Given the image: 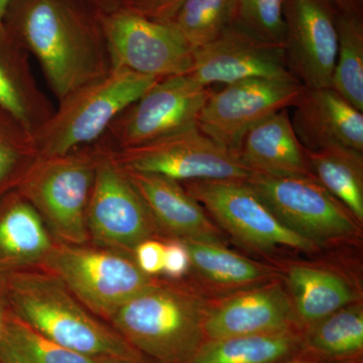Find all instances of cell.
<instances>
[{
    "label": "cell",
    "instance_id": "ab89813d",
    "mask_svg": "<svg viewBox=\"0 0 363 363\" xmlns=\"http://www.w3.org/2000/svg\"><path fill=\"white\" fill-rule=\"evenodd\" d=\"M286 363H319L317 362H314L312 359H308V358L305 357H298L296 359L291 360V362Z\"/></svg>",
    "mask_w": 363,
    "mask_h": 363
},
{
    "label": "cell",
    "instance_id": "277c9868",
    "mask_svg": "<svg viewBox=\"0 0 363 363\" xmlns=\"http://www.w3.org/2000/svg\"><path fill=\"white\" fill-rule=\"evenodd\" d=\"M104 150L99 140L61 156L38 157L14 188L35 208L58 242H90L86 217Z\"/></svg>",
    "mask_w": 363,
    "mask_h": 363
},
{
    "label": "cell",
    "instance_id": "6da1fadb",
    "mask_svg": "<svg viewBox=\"0 0 363 363\" xmlns=\"http://www.w3.org/2000/svg\"><path fill=\"white\" fill-rule=\"evenodd\" d=\"M4 26L60 101L111 71L104 13L89 0H11Z\"/></svg>",
    "mask_w": 363,
    "mask_h": 363
},
{
    "label": "cell",
    "instance_id": "d590c367",
    "mask_svg": "<svg viewBox=\"0 0 363 363\" xmlns=\"http://www.w3.org/2000/svg\"><path fill=\"white\" fill-rule=\"evenodd\" d=\"M11 314V310H9V306H7L6 298H4L1 288H0V338H1L2 334H4Z\"/></svg>",
    "mask_w": 363,
    "mask_h": 363
},
{
    "label": "cell",
    "instance_id": "7402d4cb",
    "mask_svg": "<svg viewBox=\"0 0 363 363\" xmlns=\"http://www.w3.org/2000/svg\"><path fill=\"white\" fill-rule=\"evenodd\" d=\"M238 155L252 173L313 178L306 150L296 135L288 109L274 112L250 128Z\"/></svg>",
    "mask_w": 363,
    "mask_h": 363
},
{
    "label": "cell",
    "instance_id": "f35d334b",
    "mask_svg": "<svg viewBox=\"0 0 363 363\" xmlns=\"http://www.w3.org/2000/svg\"><path fill=\"white\" fill-rule=\"evenodd\" d=\"M9 2H11V0H0V33H6V26H4V18H6Z\"/></svg>",
    "mask_w": 363,
    "mask_h": 363
},
{
    "label": "cell",
    "instance_id": "484cf974",
    "mask_svg": "<svg viewBox=\"0 0 363 363\" xmlns=\"http://www.w3.org/2000/svg\"><path fill=\"white\" fill-rule=\"evenodd\" d=\"M313 178L363 224V152L346 147L306 150Z\"/></svg>",
    "mask_w": 363,
    "mask_h": 363
},
{
    "label": "cell",
    "instance_id": "d4e9b609",
    "mask_svg": "<svg viewBox=\"0 0 363 363\" xmlns=\"http://www.w3.org/2000/svg\"><path fill=\"white\" fill-rule=\"evenodd\" d=\"M302 331L208 340L189 363H286L302 357Z\"/></svg>",
    "mask_w": 363,
    "mask_h": 363
},
{
    "label": "cell",
    "instance_id": "603a6c76",
    "mask_svg": "<svg viewBox=\"0 0 363 363\" xmlns=\"http://www.w3.org/2000/svg\"><path fill=\"white\" fill-rule=\"evenodd\" d=\"M302 357L319 363H363V302L346 306L302 331Z\"/></svg>",
    "mask_w": 363,
    "mask_h": 363
},
{
    "label": "cell",
    "instance_id": "e0dca14e",
    "mask_svg": "<svg viewBox=\"0 0 363 363\" xmlns=\"http://www.w3.org/2000/svg\"><path fill=\"white\" fill-rule=\"evenodd\" d=\"M289 330L302 329L281 279L213 298L204 324L207 341Z\"/></svg>",
    "mask_w": 363,
    "mask_h": 363
},
{
    "label": "cell",
    "instance_id": "8992f818",
    "mask_svg": "<svg viewBox=\"0 0 363 363\" xmlns=\"http://www.w3.org/2000/svg\"><path fill=\"white\" fill-rule=\"evenodd\" d=\"M182 185L229 240L250 252L267 259L297 253L317 257L324 252L286 228L247 180H196L182 182Z\"/></svg>",
    "mask_w": 363,
    "mask_h": 363
},
{
    "label": "cell",
    "instance_id": "5bb4252c",
    "mask_svg": "<svg viewBox=\"0 0 363 363\" xmlns=\"http://www.w3.org/2000/svg\"><path fill=\"white\" fill-rule=\"evenodd\" d=\"M303 85L297 81L252 78L211 89L197 125L227 149L238 152L247 131L274 112L292 107Z\"/></svg>",
    "mask_w": 363,
    "mask_h": 363
},
{
    "label": "cell",
    "instance_id": "83f0119b",
    "mask_svg": "<svg viewBox=\"0 0 363 363\" xmlns=\"http://www.w3.org/2000/svg\"><path fill=\"white\" fill-rule=\"evenodd\" d=\"M99 359L55 343L13 313L0 338V363H97Z\"/></svg>",
    "mask_w": 363,
    "mask_h": 363
},
{
    "label": "cell",
    "instance_id": "836d02e7",
    "mask_svg": "<svg viewBox=\"0 0 363 363\" xmlns=\"http://www.w3.org/2000/svg\"><path fill=\"white\" fill-rule=\"evenodd\" d=\"M138 266L150 277L162 276L164 267V240L150 238L140 242L133 250Z\"/></svg>",
    "mask_w": 363,
    "mask_h": 363
},
{
    "label": "cell",
    "instance_id": "4fadbf2b",
    "mask_svg": "<svg viewBox=\"0 0 363 363\" xmlns=\"http://www.w3.org/2000/svg\"><path fill=\"white\" fill-rule=\"evenodd\" d=\"M296 255L267 259L278 267L302 331L346 306L362 301L357 262L343 255L303 259Z\"/></svg>",
    "mask_w": 363,
    "mask_h": 363
},
{
    "label": "cell",
    "instance_id": "e575fe53",
    "mask_svg": "<svg viewBox=\"0 0 363 363\" xmlns=\"http://www.w3.org/2000/svg\"><path fill=\"white\" fill-rule=\"evenodd\" d=\"M104 13H112L117 9H123V0H89Z\"/></svg>",
    "mask_w": 363,
    "mask_h": 363
},
{
    "label": "cell",
    "instance_id": "1f68e13d",
    "mask_svg": "<svg viewBox=\"0 0 363 363\" xmlns=\"http://www.w3.org/2000/svg\"><path fill=\"white\" fill-rule=\"evenodd\" d=\"M185 0H123V9L150 20L169 23Z\"/></svg>",
    "mask_w": 363,
    "mask_h": 363
},
{
    "label": "cell",
    "instance_id": "d6986e66",
    "mask_svg": "<svg viewBox=\"0 0 363 363\" xmlns=\"http://www.w3.org/2000/svg\"><path fill=\"white\" fill-rule=\"evenodd\" d=\"M290 116L307 150L346 147L363 152V114L332 87L303 86Z\"/></svg>",
    "mask_w": 363,
    "mask_h": 363
},
{
    "label": "cell",
    "instance_id": "ba28073f",
    "mask_svg": "<svg viewBox=\"0 0 363 363\" xmlns=\"http://www.w3.org/2000/svg\"><path fill=\"white\" fill-rule=\"evenodd\" d=\"M42 267L52 272L96 316L108 322L121 306L152 285L131 253L56 241Z\"/></svg>",
    "mask_w": 363,
    "mask_h": 363
},
{
    "label": "cell",
    "instance_id": "3957f363",
    "mask_svg": "<svg viewBox=\"0 0 363 363\" xmlns=\"http://www.w3.org/2000/svg\"><path fill=\"white\" fill-rule=\"evenodd\" d=\"M212 300L187 279L160 276L108 323L145 357L189 363L207 341L204 324Z\"/></svg>",
    "mask_w": 363,
    "mask_h": 363
},
{
    "label": "cell",
    "instance_id": "4316f807",
    "mask_svg": "<svg viewBox=\"0 0 363 363\" xmlns=\"http://www.w3.org/2000/svg\"><path fill=\"white\" fill-rule=\"evenodd\" d=\"M337 57L331 87L358 111H363V20L362 11L336 16Z\"/></svg>",
    "mask_w": 363,
    "mask_h": 363
},
{
    "label": "cell",
    "instance_id": "ffe728a7",
    "mask_svg": "<svg viewBox=\"0 0 363 363\" xmlns=\"http://www.w3.org/2000/svg\"><path fill=\"white\" fill-rule=\"evenodd\" d=\"M190 257L186 278L210 298H219L281 279L272 262L248 259L228 245L183 241Z\"/></svg>",
    "mask_w": 363,
    "mask_h": 363
},
{
    "label": "cell",
    "instance_id": "60d3db41",
    "mask_svg": "<svg viewBox=\"0 0 363 363\" xmlns=\"http://www.w3.org/2000/svg\"><path fill=\"white\" fill-rule=\"evenodd\" d=\"M358 1L362 2V0H358Z\"/></svg>",
    "mask_w": 363,
    "mask_h": 363
},
{
    "label": "cell",
    "instance_id": "9a60e30c",
    "mask_svg": "<svg viewBox=\"0 0 363 363\" xmlns=\"http://www.w3.org/2000/svg\"><path fill=\"white\" fill-rule=\"evenodd\" d=\"M333 0H284L286 62L304 87H331L337 57Z\"/></svg>",
    "mask_w": 363,
    "mask_h": 363
},
{
    "label": "cell",
    "instance_id": "7c38bea8",
    "mask_svg": "<svg viewBox=\"0 0 363 363\" xmlns=\"http://www.w3.org/2000/svg\"><path fill=\"white\" fill-rule=\"evenodd\" d=\"M86 223L90 242L131 255L143 241L164 240L128 176L107 155L106 145L97 166Z\"/></svg>",
    "mask_w": 363,
    "mask_h": 363
},
{
    "label": "cell",
    "instance_id": "4dcf8cb0",
    "mask_svg": "<svg viewBox=\"0 0 363 363\" xmlns=\"http://www.w3.org/2000/svg\"><path fill=\"white\" fill-rule=\"evenodd\" d=\"M38 157L30 136L7 138L0 131V198L16 187Z\"/></svg>",
    "mask_w": 363,
    "mask_h": 363
},
{
    "label": "cell",
    "instance_id": "ac0fdd59",
    "mask_svg": "<svg viewBox=\"0 0 363 363\" xmlns=\"http://www.w3.org/2000/svg\"><path fill=\"white\" fill-rule=\"evenodd\" d=\"M123 172L147 205L164 240L174 238L228 245L230 240L181 182L156 174Z\"/></svg>",
    "mask_w": 363,
    "mask_h": 363
},
{
    "label": "cell",
    "instance_id": "52a82bcc",
    "mask_svg": "<svg viewBox=\"0 0 363 363\" xmlns=\"http://www.w3.org/2000/svg\"><path fill=\"white\" fill-rule=\"evenodd\" d=\"M247 181L286 228L323 252L362 245V224L314 178L252 173Z\"/></svg>",
    "mask_w": 363,
    "mask_h": 363
},
{
    "label": "cell",
    "instance_id": "74e56055",
    "mask_svg": "<svg viewBox=\"0 0 363 363\" xmlns=\"http://www.w3.org/2000/svg\"><path fill=\"white\" fill-rule=\"evenodd\" d=\"M97 363H162L152 358L145 357L138 359H121V358H100Z\"/></svg>",
    "mask_w": 363,
    "mask_h": 363
},
{
    "label": "cell",
    "instance_id": "7a4b0ae2",
    "mask_svg": "<svg viewBox=\"0 0 363 363\" xmlns=\"http://www.w3.org/2000/svg\"><path fill=\"white\" fill-rule=\"evenodd\" d=\"M0 288L14 316L67 350L92 358L143 357L44 267L7 274Z\"/></svg>",
    "mask_w": 363,
    "mask_h": 363
},
{
    "label": "cell",
    "instance_id": "2e32d148",
    "mask_svg": "<svg viewBox=\"0 0 363 363\" xmlns=\"http://www.w3.org/2000/svg\"><path fill=\"white\" fill-rule=\"evenodd\" d=\"M188 75L206 87L252 78L298 82L289 68L284 45L260 40L235 21L218 38L195 50Z\"/></svg>",
    "mask_w": 363,
    "mask_h": 363
},
{
    "label": "cell",
    "instance_id": "cb8c5ba5",
    "mask_svg": "<svg viewBox=\"0 0 363 363\" xmlns=\"http://www.w3.org/2000/svg\"><path fill=\"white\" fill-rule=\"evenodd\" d=\"M6 35L7 32L0 33V48ZM26 52L23 48L13 59L0 57V111L33 140L55 111L35 83Z\"/></svg>",
    "mask_w": 363,
    "mask_h": 363
},
{
    "label": "cell",
    "instance_id": "8d00e7d4",
    "mask_svg": "<svg viewBox=\"0 0 363 363\" xmlns=\"http://www.w3.org/2000/svg\"><path fill=\"white\" fill-rule=\"evenodd\" d=\"M338 11L342 13H353L362 11V2L358 0H333Z\"/></svg>",
    "mask_w": 363,
    "mask_h": 363
},
{
    "label": "cell",
    "instance_id": "8fae6325",
    "mask_svg": "<svg viewBox=\"0 0 363 363\" xmlns=\"http://www.w3.org/2000/svg\"><path fill=\"white\" fill-rule=\"evenodd\" d=\"M104 30L111 69L164 79L192 68L194 51L172 23L119 9L104 13Z\"/></svg>",
    "mask_w": 363,
    "mask_h": 363
},
{
    "label": "cell",
    "instance_id": "d6a6232c",
    "mask_svg": "<svg viewBox=\"0 0 363 363\" xmlns=\"http://www.w3.org/2000/svg\"><path fill=\"white\" fill-rule=\"evenodd\" d=\"M190 269V257L185 243L169 238L164 240V267L162 277L169 279L186 278Z\"/></svg>",
    "mask_w": 363,
    "mask_h": 363
},
{
    "label": "cell",
    "instance_id": "f546056e",
    "mask_svg": "<svg viewBox=\"0 0 363 363\" xmlns=\"http://www.w3.org/2000/svg\"><path fill=\"white\" fill-rule=\"evenodd\" d=\"M284 0H235V23L260 40L285 44Z\"/></svg>",
    "mask_w": 363,
    "mask_h": 363
},
{
    "label": "cell",
    "instance_id": "44dd1931",
    "mask_svg": "<svg viewBox=\"0 0 363 363\" xmlns=\"http://www.w3.org/2000/svg\"><path fill=\"white\" fill-rule=\"evenodd\" d=\"M55 243L35 208L16 189L0 198V279L42 266Z\"/></svg>",
    "mask_w": 363,
    "mask_h": 363
},
{
    "label": "cell",
    "instance_id": "f1b7e54d",
    "mask_svg": "<svg viewBox=\"0 0 363 363\" xmlns=\"http://www.w3.org/2000/svg\"><path fill=\"white\" fill-rule=\"evenodd\" d=\"M235 21V0H185L169 23L193 51L218 38Z\"/></svg>",
    "mask_w": 363,
    "mask_h": 363
},
{
    "label": "cell",
    "instance_id": "30bf717a",
    "mask_svg": "<svg viewBox=\"0 0 363 363\" xmlns=\"http://www.w3.org/2000/svg\"><path fill=\"white\" fill-rule=\"evenodd\" d=\"M210 92L189 75L161 79L114 119L100 140L111 150L128 149L197 125Z\"/></svg>",
    "mask_w": 363,
    "mask_h": 363
},
{
    "label": "cell",
    "instance_id": "5b68a950",
    "mask_svg": "<svg viewBox=\"0 0 363 363\" xmlns=\"http://www.w3.org/2000/svg\"><path fill=\"white\" fill-rule=\"evenodd\" d=\"M159 80L111 69L74 91L33 136L38 156H61L99 142L114 119Z\"/></svg>",
    "mask_w": 363,
    "mask_h": 363
},
{
    "label": "cell",
    "instance_id": "9c48e42d",
    "mask_svg": "<svg viewBox=\"0 0 363 363\" xmlns=\"http://www.w3.org/2000/svg\"><path fill=\"white\" fill-rule=\"evenodd\" d=\"M106 147L107 155L123 171L156 174L181 183L247 180L252 173L238 152L217 143L198 125L128 149Z\"/></svg>",
    "mask_w": 363,
    "mask_h": 363
}]
</instances>
